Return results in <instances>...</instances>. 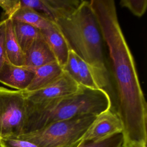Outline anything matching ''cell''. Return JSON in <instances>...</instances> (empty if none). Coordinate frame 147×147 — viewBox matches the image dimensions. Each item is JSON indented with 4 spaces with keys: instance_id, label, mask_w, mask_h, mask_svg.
<instances>
[{
    "instance_id": "1",
    "label": "cell",
    "mask_w": 147,
    "mask_h": 147,
    "mask_svg": "<svg viewBox=\"0 0 147 147\" xmlns=\"http://www.w3.org/2000/svg\"><path fill=\"white\" fill-rule=\"evenodd\" d=\"M105 42L116 84L123 147H146L147 103L133 56L121 29L113 0L90 1Z\"/></svg>"
},
{
    "instance_id": "2",
    "label": "cell",
    "mask_w": 147,
    "mask_h": 147,
    "mask_svg": "<svg viewBox=\"0 0 147 147\" xmlns=\"http://www.w3.org/2000/svg\"><path fill=\"white\" fill-rule=\"evenodd\" d=\"M54 22L69 49L89 65L100 88L106 91L110 82L103 53V38L90 1H82L73 14Z\"/></svg>"
},
{
    "instance_id": "3",
    "label": "cell",
    "mask_w": 147,
    "mask_h": 147,
    "mask_svg": "<svg viewBox=\"0 0 147 147\" xmlns=\"http://www.w3.org/2000/svg\"><path fill=\"white\" fill-rule=\"evenodd\" d=\"M110 109L111 100L107 91L82 87L75 94L42 104L26 103V119L23 134L39 130L53 122L77 117L97 116Z\"/></svg>"
},
{
    "instance_id": "4",
    "label": "cell",
    "mask_w": 147,
    "mask_h": 147,
    "mask_svg": "<svg viewBox=\"0 0 147 147\" xmlns=\"http://www.w3.org/2000/svg\"><path fill=\"white\" fill-rule=\"evenodd\" d=\"M96 117L88 115L53 122L14 137L29 141L40 147H78Z\"/></svg>"
},
{
    "instance_id": "5",
    "label": "cell",
    "mask_w": 147,
    "mask_h": 147,
    "mask_svg": "<svg viewBox=\"0 0 147 147\" xmlns=\"http://www.w3.org/2000/svg\"><path fill=\"white\" fill-rule=\"evenodd\" d=\"M26 119L24 91L0 86V139L22 134Z\"/></svg>"
},
{
    "instance_id": "6",
    "label": "cell",
    "mask_w": 147,
    "mask_h": 147,
    "mask_svg": "<svg viewBox=\"0 0 147 147\" xmlns=\"http://www.w3.org/2000/svg\"><path fill=\"white\" fill-rule=\"evenodd\" d=\"M82 88V86L64 72L60 77L48 86L33 92H24L26 103L37 105L75 94Z\"/></svg>"
},
{
    "instance_id": "7",
    "label": "cell",
    "mask_w": 147,
    "mask_h": 147,
    "mask_svg": "<svg viewBox=\"0 0 147 147\" xmlns=\"http://www.w3.org/2000/svg\"><path fill=\"white\" fill-rule=\"evenodd\" d=\"M122 124L117 113L111 109L98 115L84 133L80 143L102 140L122 133Z\"/></svg>"
},
{
    "instance_id": "8",
    "label": "cell",
    "mask_w": 147,
    "mask_h": 147,
    "mask_svg": "<svg viewBox=\"0 0 147 147\" xmlns=\"http://www.w3.org/2000/svg\"><path fill=\"white\" fill-rule=\"evenodd\" d=\"M34 76V71L25 67L13 65L6 61L0 69V83L14 88L25 91Z\"/></svg>"
},
{
    "instance_id": "9",
    "label": "cell",
    "mask_w": 147,
    "mask_h": 147,
    "mask_svg": "<svg viewBox=\"0 0 147 147\" xmlns=\"http://www.w3.org/2000/svg\"><path fill=\"white\" fill-rule=\"evenodd\" d=\"M40 32L56 62L63 68L67 61L69 51V48L63 35L55 23L52 26Z\"/></svg>"
},
{
    "instance_id": "10",
    "label": "cell",
    "mask_w": 147,
    "mask_h": 147,
    "mask_svg": "<svg viewBox=\"0 0 147 147\" xmlns=\"http://www.w3.org/2000/svg\"><path fill=\"white\" fill-rule=\"evenodd\" d=\"M55 61L53 53L41 36L25 53V65L24 67L33 70Z\"/></svg>"
},
{
    "instance_id": "11",
    "label": "cell",
    "mask_w": 147,
    "mask_h": 147,
    "mask_svg": "<svg viewBox=\"0 0 147 147\" xmlns=\"http://www.w3.org/2000/svg\"><path fill=\"white\" fill-rule=\"evenodd\" d=\"M34 76L26 92L38 90L55 81L64 73L63 68L55 61L33 69Z\"/></svg>"
},
{
    "instance_id": "12",
    "label": "cell",
    "mask_w": 147,
    "mask_h": 147,
    "mask_svg": "<svg viewBox=\"0 0 147 147\" xmlns=\"http://www.w3.org/2000/svg\"><path fill=\"white\" fill-rule=\"evenodd\" d=\"M5 51L7 61L19 67L25 65V53L20 47L14 33L11 18H6Z\"/></svg>"
},
{
    "instance_id": "13",
    "label": "cell",
    "mask_w": 147,
    "mask_h": 147,
    "mask_svg": "<svg viewBox=\"0 0 147 147\" xmlns=\"http://www.w3.org/2000/svg\"><path fill=\"white\" fill-rule=\"evenodd\" d=\"M13 28L16 38L25 53L40 37L41 32L37 28L20 21L13 20Z\"/></svg>"
},
{
    "instance_id": "14",
    "label": "cell",
    "mask_w": 147,
    "mask_h": 147,
    "mask_svg": "<svg viewBox=\"0 0 147 147\" xmlns=\"http://www.w3.org/2000/svg\"><path fill=\"white\" fill-rule=\"evenodd\" d=\"M11 19L29 24L40 30L48 29L55 24L54 22L28 7H21L14 14Z\"/></svg>"
},
{
    "instance_id": "15",
    "label": "cell",
    "mask_w": 147,
    "mask_h": 147,
    "mask_svg": "<svg viewBox=\"0 0 147 147\" xmlns=\"http://www.w3.org/2000/svg\"><path fill=\"white\" fill-rule=\"evenodd\" d=\"M51 7L55 21L57 18H64L73 14L80 6V0H47Z\"/></svg>"
},
{
    "instance_id": "16",
    "label": "cell",
    "mask_w": 147,
    "mask_h": 147,
    "mask_svg": "<svg viewBox=\"0 0 147 147\" xmlns=\"http://www.w3.org/2000/svg\"><path fill=\"white\" fill-rule=\"evenodd\" d=\"M79 63V84L83 87L98 90L100 88L95 79L92 69L89 65L78 56Z\"/></svg>"
},
{
    "instance_id": "17",
    "label": "cell",
    "mask_w": 147,
    "mask_h": 147,
    "mask_svg": "<svg viewBox=\"0 0 147 147\" xmlns=\"http://www.w3.org/2000/svg\"><path fill=\"white\" fill-rule=\"evenodd\" d=\"M20 5L21 7H30L52 21H55L52 10L47 0H22L20 1Z\"/></svg>"
},
{
    "instance_id": "18",
    "label": "cell",
    "mask_w": 147,
    "mask_h": 147,
    "mask_svg": "<svg viewBox=\"0 0 147 147\" xmlns=\"http://www.w3.org/2000/svg\"><path fill=\"white\" fill-rule=\"evenodd\" d=\"M123 143L122 134L119 133L100 141L82 142L78 147H123Z\"/></svg>"
},
{
    "instance_id": "19",
    "label": "cell",
    "mask_w": 147,
    "mask_h": 147,
    "mask_svg": "<svg viewBox=\"0 0 147 147\" xmlns=\"http://www.w3.org/2000/svg\"><path fill=\"white\" fill-rule=\"evenodd\" d=\"M63 71L68 75L74 80L79 84L78 55L71 49H69L67 61L63 67Z\"/></svg>"
},
{
    "instance_id": "20",
    "label": "cell",
    "mask_w": 147,
    "mask_h": 147,
    "mask_svg": "<svg viewBox=\"0 0 147 147\" xmlns=\"http://www.w3.org/2000/svg\"><path fill=\"white\" fill-rule=\"evenodd\" d=\"M121 6L127 8L134 16H142L147 8L146 0H122L120 1Z\"/></svg>"
},
{
    "instance_id": "21",
    "label": "cell",
    "mask_w": 147,
    "mask_h": 147,
    "mask_svg": "<svg viewBox=\"0 0 147 147\" xmlns=\"http://www.w3.org/2000/svg\"><path fill=\"white\" fill-rule=\"evenodd\" d=\"M0 147H40L24 139L17 137H7L0 139Z\"/></svg>"
},
{
    "instance_id": "22",
    "label": "cell",
    "mask_w": 147,
    "mask_h": 147,
    "mask_svg": "<svg viewBox=\"0 0 147 147\" xmlns=\"http://www.w3.org/2000/svg\"><path fill=\"white\" fill-rule=\"evenodd\" d=\"M0 7L7 18H11L14 14L21 7L20 0H0Z\"/></svg>"
},
{
    "instance_id": "23",
    "label": "cell",
    "mask_w": 147,
    "mask_h": 147,
    "mask_svg": "<svg viewBox=\"0 0 147 147\" xmlns=\"http://www.w3.org/2000/svg\"><path fill=\"white\" fill-rule=\"evenodd\" d=\"M6 18L0 21V69L7 61L5 51Z\"/></svg>"
}]
</instances>
